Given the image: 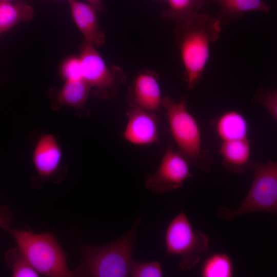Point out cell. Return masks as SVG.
<instances>
[{
	"label": "cell",
	"mask_w": 277,
	"mask_h": 277,
	"mask_svg": "<svg viewBox=\"0 0 277 277\" xmlns=\"http://www.w3.org/2000/svg\"><path fill=\"white\" fill-rule=\"evenodd\" d=\"M221 22L205 12H196L177 24L173 32L184 67V80L189 88L201 80L209 58L211 44L221 32Z\"/></svg>",
	"instance_id": "cell-1"
},
{
	"label": "cell",
	"mask_w": 277,
	"mask_h": 277,
	"mask_svg": "<svg viewBox=\"0 0 277 277\" xmlns=\"http://www.w3.org/2000/svg\"><path fill=\"white\" fill-rule=\"evenodd\" d=\"M140 220L130 230L103 246L81 245L82 262L73 270L75 276L125 277L129 276L133 248Z\"/></svg>",
	"instance_id": "cell-2"
},
{
	"label": "cell",
	"mask_w": 277,
	"mask_h": 277,
	"mask_svg": "<svg viewBox=\"0 0 277 277\" xmlns=\"http://www.w3.org/2000/svg\"><path fill=\"white\" fill-rule=\"evenodd\" d=\"M162 106L165 110L170 133L179 151L190 164L203 172H209L211 167L210 155L202 148L199 125L188 110L186 99L182 97L176 102L165 96Z\"/></svg>",
	"instance_id": "cell-3"
},
{
	"label": "cell",
	"mask_w": 277,
	"mask_h": 277,
	"mask_svg": "<svg viewBox=\"0 0 277 277\" xmlns=\"http://www.w3.org/2000/svg\"><path fill=\"white\" fill-rule=\"evenodd\" d=\"M17 248L39 274L51 277L74 276L67 266V255L50 233L9 229Z\"/></svg>",
	"instance_id": "cell-4"
},
{
	"label": "cell",
	"mask_w": 277,
	"mask_h": 277,
	"mask_svg": "<svg viewBox=\"0 0 277 277\" xmlns=\"http://www.w3.org/2000/svg\"><path fill=\"white\" fill-rule=\"evenodd\" d=\"M248 168L253 172L250 188L242 203L233 210L222 207L219 217L231 220L240 215L255 212L277 215V162H250Z\"/></svg>",
	"instance_id": "cell-5"
},
{
	"label": "cell",
	"mask_w": 277,
	"mask_h": 277,
	"mask_svg": "<svg viewBox=\"0 0 277 277\" xmlns=\"http://www.w3.org/2000/svg\"><path fill=\"white\" fill-rule=\"evenodd\" d=\"M209 238L194 229L182 210L169 223L165 234L166 253L178 256L179 266L184 271L194 267L209 248Z\"/></svg>",
	"instance_id": "cell-6"
},
{
	"label": "cell",
	"mask_w": 277,
	"mask_h": 277,
	"mask_svg": "<svg viewBox=\"0 0 277 277\" xmlns=\"http://www.w3.org/2000/svg\"><path fill=\"white\" fill-rule=\"evenodd\" d=\"M96 48L85 41L81 45L78 57L82 78L90 87L92 95L107 100L116 95L126 75L120 67L109 68Z\"/></svg>",
	"instance_id": "cell-7"
},
{
	"label": "cell",
	"mask_w": 277,
	"mask_h": 277,
	"mask_svg": "<svg viewBox=\"0 0 277 277\" xmlns=\"http://www.w3.org/2000/svg\"><path fill=\"white\" fill-rule=\"evenodd\" d=\"M190 164L188 160L179 150L174 151L172 145L170 144L157 170L146 176V187L159 194L181 188L187 179L193 177Z\"/></svg>",
	"instance_id": "cell-8"
},
{
	"label": "cell",
	"mask_w": 277,
	"mask_h": 277,
	"mask_svg": "<svg viewBox=\"0 0 277 277\" xmlns=\"http://www.w3.org/2000/svg\"><path fill=\"white\" fill-rule=\"evenodd\" d=\"M159 77L154 71L143 70L135 75L127 96L129 105L155 113L162 107Z\"/></svg>",
	"instance_id": "cell-9"
},
{
	"label": "cell",
	"mask_w": 277,
	"mask_h": 277,
	"mask_svg": "<svg viewBox=\"0 0 277 277\" xmlns=\"http://www.w3.org/2000/svg\"><path fill=\"white\" fill-rule=\"evenodd\" d=\"M123 137L129 143L144 146L158 142L159 121L155 113L129 105Z\"/></svg>",
	"instance_id": "cell-10"
},
{
	"label": "cell",
	"mask_w": 277,
	"mask_h": 277,
	"mask_svg": "<svg viewBox=\"0 0 277 277\" xmlns=\"http://www.w3.org/2000/svg\"><path fill=\"white\" fill-rule=\"evenodd\" d=\"M62 159V149L55 136L52 134L42 135L32 151V162L38 176L49 179L58 170Z\"/></svg>",
	"instance_id": "cell-11"
},
{
	"label": "cell",
	"mask_w": 277,
	"mask_h": 277,
	"mask_svg": "<svg viewBox=\"0 0 277 277\" xmlns=\"http://www.w3.org/2000/svg\"><path fill=\"white\" fill-rule=\"evenodd\" d=\"M71 16L77 27L84 37V41L95 47L105 42V33L100 29L97 9L90 4L77 0L68 1Z\"/></svg>",
	"instance_id": "cell-12"
},
{
	"label": "cell",
	"mask_w": 277,
	"mask_h": 277,
	"mask_svg": "<svg viewBox=\"0 0 277 277\" xmlns=\"http://www.w3.org/2000/svg\"><path fill=\"white\" fill-rule=\"evenodd\" d=\"M90 93V87L81 79L65 81L60 89L51 88L47 91V96L51 101V108L54 110H58L63 106H69L82 111Z\"/></svg>",
	"instance_id": "cell-13"
},
{
	"label": "cell",
	"mask_w": 277,
	"mask_h": 277,
	"mask_svg": "<svg viewBox=\"0 0 277 277\" xmlns=\"http://www.w3.org/2000/svg\"><path fill=\"white\" fill-rule=\"evenodd\" d=\"M221 143L219 152L224 166L233 172L243 173L251 162V146L248 138Z\"/></svg>",
	"instance_id": "cell-14"
},
{
	"label": "cell",
	"mask_w": 277,
	"mask_h": 277,
	"mask_svg": "<svg viewBox=\"0 0 277 277\" xmlns=\"http://www.w3.org/2000/svg\"><path fill=\"white\" fill-rule=\"evenodd\" d=\"M214 127L221 142L248 138L247 121L238 111L230 110L223 113L215 120Z\"/></svg>",
	"instance_id": "cell-15"
},
{
	"label": "cell",
	"mask_w": 277,
	"mask_h": 277,
	"mask_svg": "<svg viewBox=\"0 0 277 277\" xmlns=\"http://www.w3.org/2000/svg\"><path fill=\"white\" fill-rule=\"evenodd\" d=\"M210 3L217 4L220 10L215 16L222 24L225 25L242 17L248 11L268 12L269 7L262 0H209Z\"/></svg>",
	"instance_id": "cell-16"
},
{
	"label": "cell",
	"mask_w": 277,
	"mask_h": 277,
	"mask_svg": "<svg viewBox=\"0 0 277 277\" xmlns=\"http://www.w3.org/2000/svg\"><path fill=\"white\" fill-rule=\"evenodd\" d=\"M34 11L30 5L22 2L12 4L0 1V32L8 31L21 21L29 22Z\"/></svg>",
	"instance_id": "cell-17"
},
{
	"label": "cell",
	"mask_w": 277,
	"mask_h": 277,
	"mask_svg": "<svg viewBox=\"0 0 277 277\" xmlns=\"http://www.w3.org/2000/svg\"><path fill=\"white\" fill-rule=\"evenodd\" d=\"M168 8L161 12L163 19L178 23L185 22L203 6L210 4L209 0H167Z\"/></svg>",
	"instance_id": "cell-18"
},
{
	"label": "cell",
	"mask_w": 277,
	"mask_h": 277,
	"mask_svg": "<svg viewBox=\"0 0 277 277\" xmlns=\"http://www.w3.org/2000/svg\"><path fill=\"white\" fill-rule=\"evenodd\" d=\"M201 274L204 277L232 276L233 266L231 260L224 253L211 255L204 262Z\"/></svg>",
	"instance_id": "cell-19"
},
{
	"label": "cell",
	"mask_w": 277,
	"mask_h": 277,
	"mask_svg": "<svg viewBox=\"0 0 277 277\" xmlns=\"http://www.w3.org/2000/svg\"><path fill=\"white\" fill-rule=\"evenodd\" d=\"M5 262L13 277H37L39 273L30 265L18 248L8 250L5 257Z\"/></svg>",
	"instance_id": "cell-20"
},
{
	"label": "cell",
	"mask_w": 277,
	"mask_h": 277,
	"mask_svg": "<svg viewBox=\"0 0 277 277\" xmlns=\"http://www.w3.org/2000/svg\"><path fill=\"white\" fill-rule=\"evenodd\" d=\"M129 276L161 277L163 276V273L161 265L159 262L142 263L132 260L129 269Z\"/></svg>",
	"instance_id": "cell-21"
},
{
	"label": "cell",
	"mask_w": 277,
	"mask_h": 277,
	"mask_svg": "<svg viewBox=\"0 0 277 277\" xmlns=\"http://www.w3.org/2000/svg\"><path fill=\"white\" fill-rule=\"evenodd\" d=\"M60 73L65 81L82 79L79 57L72 56L66 60L62 65Z\"/></svg>",
	"instance_id": "cell-22"
},
{
	"label": "cell",
	"mask_w": 277,
	"mask_h": 277,
	"mask_svg": "<svg viewBox=\"0 0 277 277\" xmlns=\"http://www.w3.org/2000/svg\"><path fill=\"white\" fill-rule=\"evenodd\" d=\"M255 100L263 105L277 121V90L268 91L261 89L256 95Z\"/></svg>",
	"instance_id": "cell-23"
},
{
	"label": "cell",
	"mask_w": 277,
	"mask_h": 277,
	"mask_svg": "<svg viewBox=\"0 0 277 277\" xmlns=\"http://www.w3.org/2000/svg\"><path fill=\"white\" fill-rule=\"evenodd\" d=\"M89 4L94 6L97 11L105 12L106 8L103 0H86Z\"/></svg>",
	"instance_id": "cell-24"
},
{
	"label": "cell",
	"mask_w": 277,
	"mask_h": 277,
	"mask_svg": "<svg viewBox=\"0 0 277 277\" xmlns=\"http://www.w3.org/2000/svg\"><path fill=\"white\" fill-rule=\"evenodd\" d=\"M0 1H9V2H10V1H12V0H0Z\"/></svg>",
	"instance_id": "cell-25"
},
{
	"label": "cell",
	"mask_w": 277,
	"mask_h": 277,
	"mask_svg": "<svg viewBox=\"0 0 277 277\" xmlns=\"http://www.w3.org/2000/svg\"><path fill=\"white\" fill-rule=\"evenodd\" d=\"M67 1H68V0H67Z\"/></svg>",
	"instance_id": "cell-26"
}]
</instances>
